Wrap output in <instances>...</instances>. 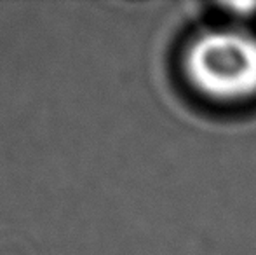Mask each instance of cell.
<instances>
[{
    "label": "cell",
    "instance_id": "cell-1",
    "mask_svg": "<svg viewBox=\"0 0 256 255\" xmlns=\"http://www.w3.org/2000/svg\"><path fill=\"white\" fill-rule=\"evenodd\" d=\"M182 75L194 95L222 107L256 100V4H222L185 42Z\"/></svg>",
    "mask_w": 256,
    "mask_h": 255
}]
</instances>
